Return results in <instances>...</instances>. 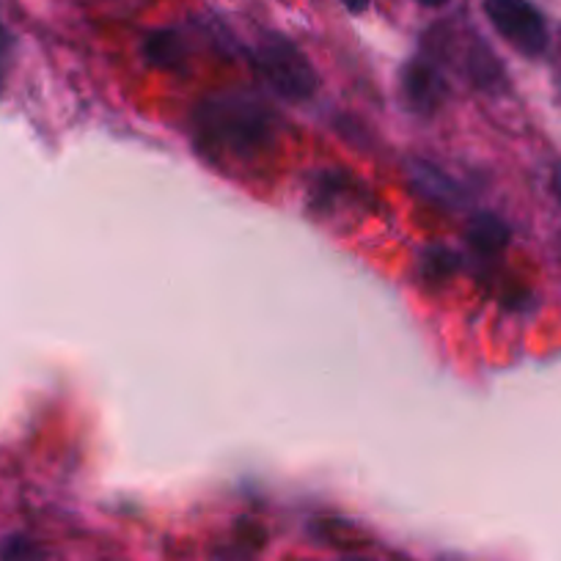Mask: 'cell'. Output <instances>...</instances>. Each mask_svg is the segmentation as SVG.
I'll return each mask as SVG.
<instances>
[{
	"label": "cell",
	"instance_id": "cell-1",
	"mask_svg": "<svg viewBox=\"0 0 561 561\" xmlns=\"http://www.w3.org/2000/svg\"><path fill=\"white\" fill-rule=\"evenodd\" d=\"M196 138L220 154L251 158L273 147L280 118L273 107L248 91L213 94L196 111Z\"/></svg>",
	"mask_w": 561,
	"mask_h": 561
},
{
	"label": "cell",
	"instance_id": "cell-2",
	"mask_svg": "<svg viewBox=\"0 0 561 561\" xmlns=\"http://www.w3.org/2000/svg\"><path fill=\"white\" fill-rule=\"evenodd\" d=\"M253 67L259 78L278 96L289 102L311 100L320 89V78L306 53L287 36L267 34L253 50Z\"/></svg>",
	"mask_w": 561,
	"mask_h": 561
},
{
	"label": "cell",
	"instance_id": "cell-3",
	"mask_svg": "<svg viewBox=\"0 0 561 561\" xmlns=\"http://www.w3.org/2000/svg\"><path fill=\"white\" fill-rule=\"evenodd\" d=\"M484 14L523 56L537 58L548 50V25L531 0H484Z\"/></svg>",
	"mask_w": 561,
	"mask_h": 561
},
{
	"label": "cell",
	"instance_id": "cell-4",
	"mask_svg": "<svg viewBox=\"0 0 561 561\" xmlns=\"http://www.w3.org/2000/svg\"><path fill=\"white\" fill-rule=\"evenodd\" d=\"M399 85H402V96L408 102V107L419 116H433L440 105H444L446 94V80L440 78L438 69L433 64L421 61H408L402 69V78H399Z\"/></svg>",
	"mask_w": 561,
	"mask_h": 561
},
{
	"label": "cell",
	"instance_id": "cell-5",
	"mask_svg": "<svg viewBox=\"0 0 561 561\" xmlns=\"http://www.w3.org/2000/svg\"><path fill=\"white\" fill-rule=\"evenodd\" d=\"M408 182L415 191V196L435 204V207H444V209L466 207V193H462V187L457 185L444 169L430 163V160H421V158L408 160Z\"/></svg>",
	"mask_w": 561,
	"mask_h": 561
},
{
	"label": "cell",
	"instance_id": "cell-6",
	"mask_svg": "<svg viewBox=\"0 0 561 561\" xmlns=\"http://www.w3.org/2000/svg\"><path fill=\"white\" fill-rule=\"evenodd\" d=\"M466 240L473 248V253H479L484 259H493L506 251V245L512 240V229L495 213H479L468 220Z\"/></svg>",
	"mask_w": 561,
	"mask_h": 561
},
{
	"label": "cell",
	"instance_id": "cell-7",
	"mask_svg": "<svg viewBox=\"0 0 561 561\" xmlns=\"http://www.w3.org/2000/svg\"><path fill=\"white\" fill-rule=\"evenodd\" d=\"M144 58H147L152 67L176 69L182 64V58H185V45H182L176 31H152V34L144 39Z\"/></svg>",
	"mask_w": 561,
	"mask_h": 561
},
{
	"label": "cell",
	"instance_id": "cell-8",
	"mask_svg": "<svg viewBox=\"0 0 561 561\" xmlns=\"http://www.w3.org/2000/svg\"><path fill=\"white\" fill-rule=\"evenodd\" d=\"M460 270V256L444 245H433L421 253V275L427 280H446Z\"/></svg>",
	"mask_w": 561,
	"mask_h": 561
},
{
	"label": "cell",
	"instance_id": "cell-9",
	"mask_svg": "<svg viewBox=\"0 0 561 561\" xmlns=\"http://www.w3.org/2000/svg\"><path fill=\"white\" fill-rule=\"evenodd\" d=\"M7 561H39V550L25 539H14L7 548Z\"/></svg>",
	"mask_w": 561,
	"mask_h": 561
},
{
	"label": "cell",
	"instance_id": "cell-10",
	"mask_svg": "<svg viewBox=\"0 0 561 561\" xmlns=\"http://www.w3.org/2000/svg\"><path fill=\"white\" fill-rule=\"evenodd\" d=\"M342 3L347 7V12H353V14H360L369 9V0H342Z\"/></svg>",
	"mask_w": 561,
	"mask_h": 561
},
{
	"label": "cell",
	"instance_id": "cell-11",
	"mask_svg": "<svg viewBox=\"0 0 561 561\" xmlns=\"http://www.w3.org/2000/svg\"><path fill=\"white\" fill-rule=\"evenodd\" d=\"M415 3H421V7H430V9H438V7H446L449 0H415Z\"/></svg>",
	"mask_w": 561,
	"mask_h": 561
},
{
	"label": "cell",
	"instance_id": "cell-12",
	"mask_svg": "<svg viewBox=\"0 0 561 561\" xmlns=\"http://www.w3.org/2000/svg\"><path fill=\"white\" fill-rule=\"evenodd\" d=\"M342 561H366V559H342Z\"/></svg>",
	"mask_w": 561,
	"mask_h": 561
}]
</instances>
